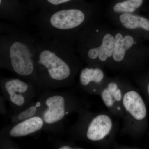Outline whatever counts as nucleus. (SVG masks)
<instances>
[{"mask_svg":"<svg viewBox=\"0 0 149 149\" xmlns=\"http://www.w3.org/2000/svg\"><path fill=\"white\" fill-rule=\"evenodd\" d=\"M70 44L56 39L37 42L39 89L47 91L72 86L77 66Z\"/></svg>","mask_w":149,"mask_h":149,"instance_id":"obj_1","label":"nucleus"},{"mask_svg":"<svg viewBox=\"0 0 149 149\" xmlns=\"http://www.w3.org/2000/svg\"><path fill=\"white\" fill-rule=\"evenodd\" d=\"M37 42L27 34L1 24L0 67L39 89L36 58Z\"/></svg>","mask_w":149,"mask_h":149,"instance_id":"obj_2","label":"nucleus"},{"mask_svg":"<svg viewBox=\"0 0 149 149\" xmlns=\"http://www.w3.org/2000/svg\"><path fill=\"white\" fill-rule=\"evenodd\" d=\"M86 18L83 10L70 3L53 10L40 11L36 23L43 40L56 39L70 43L73 32Z\"/></svg>","mask_w":149,"mask_h":149,"instance_id":"obj_3","label":"nucleus"},{"mask_svg":"<svg viewBox=\"0 0 149 149\" xmlns=\"http://www.w3.org/2000/svg\"><path fill=\"white\" fill-rule=\"evenodd\" d=\"M42 95L44 105L39 116L45 122L43 130L54 135H62L64 133L65 119L76 109V101L65 92L47 90Z\"/></svg>","mask_w":149,"mask_h":149,"instance_id":"obj_4","label":"nucleus"},{"mask_svg":"<svg viewBox=\"0 0 149 149\" xmlns=\"http://www.w3.org/2000/svg\"><path fill=\"white\" fill-rule=\"evenodd\" d=\"M1 87L3 97L9 102L14 111L20 110L32 101L37 88L33 83L19 77L1 78Z\"/></svg>","mask_w":149,"mask_h":149,"instance_id":"obj_5","label":"nucleus"},{"mask_svg":"<svg viewBox=\"0 0 149 149\" xmlns=\"http://www.w3.org/2000/svg\"><path fill=\"white\" fill-rule=\"evenodd\" d=\"M45 122L41 116H34L7 126L1 131V139H9L26 137L43 130Z\"/></svg>","mask_w":149,"mask_h":149,"instance_id":"obj_6","label":"nucleus"},{"mask_svg":"<svg viewBox=\"0 0 149 149\" xmlns=\"http://www.w3.org/2000/svg\"><path fill=\"white\" fill-rule=\"evenodd\" d=\"M112 122L109 116L100 114L93 118L88 123L85 130V136L89 141H100L106 137L111 130Z\"/></svg>","mask_w":149,"mask_h":149,"instance_id":"obj_7","label":"nucleus"},{"mask_svg":"<svg viewBox=\"0 0 149 149\" xmlns=\"http://www.w3.org/2000/svg\"><path fill=\"white\" fill-rule=\"evenodd\" d=\"M26 10L19 0H0V17L17 24L24 22Z\"/></svg>","mask_w":149,"mask_h":149,"instance_id":"obj_8","label":"nucleus"},{"mask_svg":"<svg viewBox=\"0 0 149 149\" xmlns=\"http://www.w3.org/2000/svg\"><path fill=\"white\" fill-rule=\"evenodd\" d=\"M123 104L125 110L136 120H142L147 115V109L143 100L136 91H131L125 93Z\"/></svg>","mask_w":149,"mask_h":149,"instance_id":"obj_9","label":"nucleus"},{"mask_svg":"<svg viewBox=\"0 0 149 149\" xmlns=\"http://www.w3.org/2000/svg\"><path fill=\"white\" fill-rule=\"evenodd\" d=\"M44 105L43 96L41 95L37 100L32 102L26 107L18 111H14L10 116L12 123H15L39 116Z\"/></svg>","mask_w":149,"mask_h":149,"instance_id":"obj_10","label":"nucleus"},{"mask_svg":"<svg viewBox=\"0 0 149 149\" xmlns=\"http://www.w3.org/2000/svg\"><path fill=\"white\" fill-rule=\"evenodd\" d=\"M134 40L130 35L123 37L120 33L116 34L114 38V49L113 58L115 61H122L125 57V52L133 46Z\"/></svg>","mask_w":149,"mask_h":149,"instance_id":"obj_11","label":"nucleus"},{"mask_svg":"<svg viewBox=\"0 0 149 149\" xmlns=\"http://www.w3.org/2000/svg\"><path fill=\"white\" fill-rule=\"evenodd\" d=\"M119 19L122 25L127 29L141 28L149 31V20L146 18L129 13H124L120 15Z\"/></svg>","mask_w":149,"mask_h":149,"instance_id":"obj_12","label":"nucleus"},{"mask_svg":"<svg viewBox=\"0 0 149 149\" xmlns=\"http://www.w3.org/2000/svg\"><path fill=\"white\" fill-rule=\"evenodd\" d=\"M104 77V72L100 68H85L80 72V84L83 87H88L92 83H100Z\"/></svg>","mask_w":149,"mask_h":149,"instance_id":"obj_13","label":"nucleus"},{"mask_svg":"<svg viewBox=\"0 0 149 149\" xmlns=\"http://www.w3.org/2000/svg\"><path fill=\"white\" fill-rule=\"evenodd\" d=\"M74 0H29V8L39 11L52 10L72 3Z\"/></svg>","mask_w":149,"mask_h":149,"instance_id":"obj_14","label":"nucleus"},{"mask_svg":"<svg viewBox=\"0 0 149 149\" xmlns=\"http://www.w3.org/2000/svg\"><path fill=\"white\" fill-rule=\"evenodd\" d=\"M114 44V38L112 35L107 34L104 36L102 45L97 47L99 52L98 58L100 61H106L108 58L113 55Z\"/></svg>","mask_w":149,"mask_h":149,"instance_id":"obj_15","label":"nucleus"},{"mask_svg":"<svg viewBox=\"0 0 149 149\" xmlns=\"http://www.w3.org/2000/svg\"><path fill=\"white\" fill-rule=\"evenodd\" d=\"M143 0H127L117 3L113 7V10L116 13H132L139 8L143 3Z\"/></svg>","mask_w":149,"mask_h":149,"instance_id":"obj_16","label":"nucleus"},{"mask_svg":"<svg viewBox=\"0 0 149 149\" xmlns=\"http://www.w3.org/2000/svg\"><path fill=\"white\" fill-rule=\"evenodd\" d=\"M102 98L105 105L108 107H111L114 104V99L108 88L104 89L101 94Z\"/></svg>","mask_w":149,"mask_h":149,"instance_id":"obj_17","label":"nucleus"},{"mask_svg":"<svg viewBox=\"0 0 149 149\" xmlns=\"http://www.w3.org/2000/svg\"><path fill=\"white\" fill-rule=\"evenodd\" d=\"M55 148L58 149H72L75 148V147L69 143L60 142L55 144Z\"/></svg>","mask_w":149,"mask_h":149,"instance_id":"obj_18","label":"nucleus"},{"mask_svg":"<svg viewBox=\"0 0 149 149\" xmlns=\"http://www.w3.org/2000/svg\"><path fill=\"white\" fill-rule=\"evenodd\" d=\"M108 89L111 93L112 95L113 96L116 91L118 89V85L116 83H111L108 85Z\"/></svg>","mask_w":149,"mask_h":149,"instance_id":"obj_19","label":"nucleus"},{"mask_svg":"<svg viewBox=\"0 0 149 149\" xmlns=\"http://www.w3.org/2000/svg\"><path fill=\"white\" fill-rule=\"evenodd\" d=\"M114 100L116 101L119 102L122 99V94H121V91L120 89H118L117 91H116L114 95L113 96Z\"/></svg>","mask_w":149,"mask_h":149,"instance_id":"obj_20","label":"nucleus"},{"mask_svg":"<svg viewBox=\"0 0 149 149\" xmlns=\"http://www.w3.org/2000/svg\"><path fill=\"white\" fill-rule=\"evenodd\" d=\"M148 94L149 95V84H148Z\"/></svg>","mask_w":149,"mask_h":149,"instance_id":"obj_21","label":"nucleus"}]
</instances>
